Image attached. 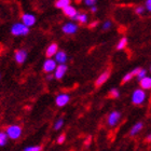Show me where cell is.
Returning <instances> with one entry per match:
<instances>
[{"label": "cell", "mask_w": 151, "mask_h": 151, "mask_svg": "<svg viewBox=\"0 0 151 151\" xmlns=\"http://www.w3.org/2000/svg\"><path fill=\"white\" fill-rule=\"evenodd\" d=\"M29 32V27L25 25L24 23H16L11 27V34L13 36H26L28 35Z\"/></svg>", "instance_id": "1"}, {"label": "cell", "mask_w": 151, "mask_h": 151, "mask_svg": "<svg viewBox=\"0 0 151 151\" xmlns=\"http://www.w3.org/2000/svg\"><path fill=\"white\" fill-rule=\"evenodd\" d=\"M146 98H147V94L144 88H137L133 92L132 94V103L136 106L142 105L145 103Z\"/></svg>", "instance_id": "2"}, {"label": "cell", "mask_w": 151, "mask_h": 151, "mask_svg": "<svg viewBox=\"0 0 151 151\" xmlns=\"http://www.w3.org/2000/svg\"><path fill=\"white\" fill-rule=\"evenodd\" d=\"M6 134L11 139H19L22 135V129L19 125H10L6 129Z\"/></svg>", "instance_id": "3"}, {"label": "cell", "mask_w": 151, "mask_h": 151, "mask_svg": "<svg viewBox=\"0 0 151 151\" xmlns=\"http://www.w3.org/2000/svg\"><path fill=\"white\" fill-rule=\"evenodd\" d=\"M56 63V60H52V57H47V60L43 64V71H45L47 73H51L52 71H54L57 66Z\"/></svg>", "instance_id": "4"}, {"label": "cell", "mask_w": 151, "mask_h": 151, "mask_svg": "<svg viewBox=\"0 0 151 151\" xmlns=\"http://www.w3.org/2000/svg\"><path fill=\"white\" fill-rule=\"evenodd\" d=\"M120 119H121V112H119V111H112L109 114V116H108V125L111 126V127L116 126L118 124V122L120 121Z\"/></svg>", "instance_id": "5"}, {"label": "cell", "mask_w": 151, "mask_h": 151, "mask_svg": "<svg viewBox=\"0 0 151 151\" xmlns=\"http://www.w3.org/2000/svg\"><path fill=\"white\" fill-rule=\"evenodd\" d=\"M67 66L65 64H60L58 66H56L55 70H54V77L57 79V80H60V79H63V77L65 76L67 71Z\"/></svg>", "instance_id": "6"}, {"label": "cell", "mask_w": 151, "mask_h": 151, "mask_svg": "<svg viewBox=\"0 0 151 151\" xmlns=\"http://www.w3.org/2000/svg\"><path fill=\"white\" fill-rule=\"evenodd\" d=\"M62 30L66 35H73L78 30V26L76 25V24H73V23H67V24H65L63 26Z\"/></svg>", "instance_id": "7"}, {"label": "cell", "mask_w": 151, "mask_h": 151, "mask_svg": "<svg viewBox=\"0 0 151 151\" xmlns=\"http://www.w3.org/2000/svg\"><path fill=\"white\" fill-rule=\"evenodd\" d=\"M109 77H110V70H106V71H104V73H101V75L96 79V81H95V86H97V88L98 86H101L104 83L107 82Z\"/></svg>", "instance_id": "8"}, {"label": "cell", "mask_w": 151, "mask_h": 151, "mask_svg": "<svg viewBox=\"0 0 151 151\" xmlns=\"http://www.w3.org/2000/svg\"><path fill=\"white\" fill-rule=\"evenodd\" d=\"M70 101V97L68 94H60L57 95L56 99H55V103L58 107H64L65 105L68 104V101Z\"/></svg>", "instance_id": "9"}, {"label": "cell", "mask_w": 151, "mask_h": 151, "mask_svg": "<svg viewBox=\"0 0 151 151\" xmlns=\"http://www.w3.org/2000/svg\"><path fill=\"white\" fill-rule=\"evenodd\" d=\"M22 21H23V23H24L25 25L28 26V27H30V26L35 25V24H36L35 15L29 14V13H25V14H23V15H22Z\"/></svg>", "instance_id": "10"}, {"label": "cell", "mask_w": 151, "mask_h": 151, "mask_svg": "<svg viewBox=\"0 0 151 151\" xmlns=\"http://www.w3.org/2000/svg\"><path fill=\"white\" fill-rule=\"evenodd\" d=\"M15 60L19 64L25 63V60H27V52L25 50H17L15 51Z\"/></svg>", "instance_id": "11"}, {"label": "cell", "mask_w": 151, "mask_h": 151, "mask_svg": "<svg viewBox=\"0 0 151 151\" xmlns=\"http://www.w3.org/2000/svg\"><path fill=\"white\" fill-rule=\"evenodd\" d=\"M63 12L64 14L66 16H68L69 19H75V16L78 14V11H77V9H76L75 6H67L66 8H64L63 9Z\"/></svg>", "instance_id": "12"}, {"label": "cell", "mask_w": 151, "mask_h": 151, "mask_svg": "<svg viewBox=\"0 0 151 151\" xmlns=\"http://www.w3.org/2000/svg\"><path fill=\"white\" fill-rule=\"evenodd\" d=\"M139 85L140 88L144 90H151V77H144L142 79L139 80Z\"/></svg>", "instance_id": "13"}, {"label": "cell", "mask_w": 151, "mask_h": 151, "mask_svg": "<svg viewBox=\"0 0 151 151\" xmlns=\"http://www.w3.org/2000/svg\"><path fill=\"white\" fill-rule=\"evenodd\" d=\"M58 52V47H57L56 43H52L51 45H49L45 51V55L47 57H52V56H55V54Z\"/></svg>", "instance_id": "14"}, {"label": "cell", "mask_w": 151, "mask_h": 151, "mask_svg": "<svg viewBox=\"0 0 151 151\" xmlns=\"http://www.w3.org/2000/svg\"><path fill=\"white\" fill-rule=\"evenodd\" d=\"M142 127H144V123L142 122H137L135 124V125L133 126L132 129H131V132H129V136H135L137 135L140 131L142 129Z\"/></svg>", "instance_id": "15"}, {"label": "cell", "mask_w": 151, "mask_h": 151, "mask_svg": "<svg viewBox=\"0 0 151 151\" xmlns=\"http://www.w3.org/2000/svg\"><path fill=\"white\" fill-rule=\"evenodd\" d=\"M55 60L57 63L60 64H64L67 60V54L64 52V51H60L55 54Z\"/></svg>", "instance_id": "16"}, {"label": "cell", "mask_w": 151, "mask_h": 151, "mask_svg": "<svg viewBox=\"0 0 151 151\" xmlns=\"http://www.w3.org/2000/svg\"><path fill=\"white\" fill-rule=\"evenodd\" d=\"M75 19H77L79 23H81V24H85V23L88 22V15L85 14V13H78L77 15L75 16Z\"/></svg>", "instance_id": "17"}, {"label": "cell", "mask_w": 151, "mask_h": 151, "mask_svg": "<svg viewBox=\"0 0 151 151\" xmlns=\"http://www.w3.org/2000/svg\"><path fill=\"white\" fill-rule=\"evenodd\" d=\"M69 4L70 0H57L56 3H55V6H56L57 9H64V8H66Z\"/></svg>", "instance_id": "18"}, {"label": "cell", "mask_w": 151, "mask_h": 151, "mask_svg": "<svg viewBox=\"0 0 151 151\" xmlns=\"http://www.w3.org/2000/svg\"><path fill=\"white\" fill-rule=\"evenodd\" d=\"M126 45H127V38L123 37L120 39V41L118 42L116 44V50H123V49H125Z\"/></svg>", "instance_id": "19"}, {"label": "cell", "mask_w": 151, "mask_h": 151, "mask_svg": "<svg viewBox=\"0 0 151 151\" xmlns=\"http://www.w3.org/2000/svg\"><path fill=\"white\" fill-rule=\"evenodd\" d=\"M8 134L4 132H0V147H3V146L6 145V142H8Z\"/></svg>", "instance_id": "20"}, {"label": "cell", "mask_w": 151, "mask_h": 151, "mask_svg": "<svg viewBox=\"0 0 151 151\" xmlns=\"http://www.w3.org/2000/svg\"><path fill=\"white\" fill-rule=\"evenodd\" d=\"M133 77H135V76L133 75L132 71H131V73H126V75L122 78V84H124V83H126V82L131 81V80L133 79Z\"/></svg>", "instance_id": "21"}, {"label": "cell", "mask_w": 151, "mask_h": 151, "mask_svg": "<svg viewBox=\"0 0 151 151\" xmlns=\"http://www.w3.org/2000/svg\"><path fill=\"white\" fill-rule=\"evenodd\" d=\"M109 96L111 98H118L120 96V92L118 88H111L110 92H109Z\"/></svg>", "instance_id": "22"}, {"label": "cell", "mask_w": 151, "mask_h": 151, "mask_svg": "<svg viewBox=\"0 0 151 151\" xmlns=\"http://www.w3.org/2000/svg\"><path fill=\"white\" fill-rule=\"evenodd\" d=\"M145 10H146V6H136V8H135V13L137 14V15H142V14H144Z\"/></svg>", "instance_id": "23"}, {"label": "cell", "mask_w": 151, "mask_h": 151, "mask_svg": "<svg viewBox=\"0 0 151 151\" xmlns=\"http://www.w3.org/2000/svg\"><path fill=\"white\" fill-rule=\"evenodd\" d=\"M63 125H64V120H63V119L57 120L56 123L54 124V129H56V131H58V129H60L62 127H63Z\"/></svg>", "instance_id": "24"}, {"label": "cell", "mask_w": 151, "mask_h": 151, "mask_svg": "<svg viewBox=\"0 0 151 151\" xmlns=\"http://www.w3.org/2000/svg\"><path fill=\"white\" fill-rule=\"evenodd\" d=\"M24 150L25 151H40V150H42V147H41V146H32V147H26Z\"/></svg>", "instance_id": "25"}, {"label": "cell", "mask_w": 151, "mask_h": 151, "mask_svg": "<svg viewBox=\"0 0 151 151\" xmlns=\"http://www.w3.org/2000/svg\"><path fill=\"white\" fill-rule=\"evenodd\" d=\"M146 76H147V71H146L145 69H142V68H140V70L138 71V73H137L136 77H137L138 80H140V79H142L144 77H146Z\"/></svg>", "instance_id": "26"}, {"label": "cell", "mask_w": 151, "mask_h": 151, "mask_svg": "<svg viewBox=\"0 0 151 151\" xmlns=\"http://www.w3.org/2000/svg\"><path fill=\"white\" fill-rule=\"evenodd\" d=\"M111 25H112V23H111V21H106V22L103 24V29H105V30H107V29H109L111 27Z\"/></svg>", "instance_id": "27"}, {"label": "cell", "mask_w": 151, "mask_h": 151, "mask_svg": "<svg viewBox=\"0 0 151 151\" xmlns=\"http://www.w3.org/2000/svg\"><path fill=\"white\" fill-rule=\"evenodd\" d=\"M65 139H66V135H65V134H62V135L58 136V138H57V142H58L60 145H62V144H64Z\"/></svg>", "instance_id": "28"}, {"label": "cell", "mask_w": 151, "mask_h": 151, "mask_svg": "<svg viewBox=\"0 0 151 151\" xmlns=\"http://www.w3.org/2000/svg\"><path fill=\"white\" fill-rule=\"evenodd\" d=\"M84 2H85V4H86V6H95L96 0H84Z\"/></svg>", "instance_id": "29"}, {"label": "cell", "mask_w": 151, "mask_h": 151, "mask_svg": "<svg viewBox=\"0 0 151 151\" xmlns=\"http://www.w3.org/2000/svg\"><path fill=\"white\" fill-rule=\"evenodd\" d=\"M145 6H146V10H147V11L151 12V0H146Z\"/></svg>", "instance_id": "30"}, {"label": "cell", "mask_w": 151, "mask_h": 151, "mask_svg": "<svg viewBox=\"0 0 151 151\" xmlns=\"http://www.w3.org/2000/svg\"><path fill=\"white\" fill-rule=\"evenodd\" d=\"M97 25H98V22L97 21H95V22H93V23L90 24V28H94V27H96Z\"/></svg>", "instance_id": "31"}, {"label": "cell", "mask_w": 151, "mask_h": 151, "mask_svg": "<svg viewBox=\"0 0 151 151\" xmlns=\"http://www.w3.org/2000/svg\"><path fill=\"white\" fill-rule=\"evenodd\" d=\"M139 70H140V68H135V69H134V70L132 71L133 75H134V76H137V73H138Z\"/></svg>", "instance_id": "32"}, {"label": "cell", "mask_w": 151, "mask_h": 151, "mask_svg": "<svg viewBox=\"0 0 151 151\" xmlns=\"http://www.w3.org/2000/svg\"><path fill=\"white\" fill-rule=\"evenodd\" d=\"M91 11H92L93 13L96 12V11H97V8H96L95 6H91Z\"/></svg>", "instance_id": "33"}, {"label": "cell", "mask_w": 151, "mask_h": 151, "mask_svg": "<svg viewBox=\"0 0 151 151\" xmlns=\"http://www.w3.org/2000/svg\"><path fill=\"white\" fill-rule=\"evenodd\" d=\"M53 78H55V77H54V76L52 75V73H51V75H47V80H52Z\"/></svg>", "instance_id": "34"}, {"label": "cell", "mask_w": 151, "mask_h": 151, "mask_svg": "<svg viewBox=\"0 0 151 151\" xmlns=\"http://www.w3.org/2000/svg\"><path fill=\"white\" fill-rule=\"evenodd\" d=\"M146 140H147V142H151V133L149 134L148 136H147V138H146Z\"/></svg>", "instance_id": "35"}, {"label": "cell", "mask_w": 151, "mask_h": 151, "mask_svg": "<svg viewBox=\"0 0 151 151\" xmlns=\"http://www.w3.org/2000/svg\"><path fill=\"white\" fill-rule=\"evenodd\" d=\"M76 1H77V3H80V2H81V0H76Z\"/></svg>", "instance_id": "36"}, {"label": "cell", "mask_w": 151, "mask_h": 151, "mask_svg": "<svg viewBox=\"0 0 151 151\" xmlns=\"http://www.w3.org/2000/svg\"><path fill=\"white\" fill-rule=\"evenodd\" d=\"M150 73H151V67H150Z\"/></svg>", "instance_id": "37"}, {"label": "cell", "mask_w": 151, "mask_h": 151, "mask_svg": "<svg viewBox=\"0 0 151 151\" xmlns=\"http://www.w3.org/2000/svg\"><path fill=\"white\" fill-rule=\"evenodd\" d=\"M0 77H1V76H0Z\"/></svg>", "instance_id": "38"}]
</instances>
